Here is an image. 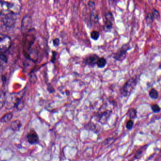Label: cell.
Masks as SVG:
<instances>
[{
    "label": "cell",
    "instance_id": "cell-1",
    "mask_svg": "<svg viewBox=\"0 0 161 161\" xmlns=\"http://www.w3.org/2000/svg\"><path fill=\"white\" fill-rule=\"evenodd\" d=\"M139 76H136L128 79L121 89V94L124 97L129 96L138 84Z\"/></svg>",
    "mask_w": 161,
    "mask_h": 161
},
{
    "label": "cell",
    "instance_id": "cell-2",
    "mask_svg": "<svg viewBox=\"0 0 161 161\" xmlns=\"http://www.w3.org/2000/svg\"><path fill=\"white\" fill-rule=\"evenodd\" d=\"M132 49L129 44H124L118 51L114 54L113 58L116 60L122 62L127 57V52Z\"/></svg>",
    "mask_w": 161,
    "mask_h": 161
},
{
    "label": "cell",
    "instance_id": "cell-3",
    "mask_svg": "<svg viewBox=\"0 0 161 161\" xmlns=\"http://www.w3.org/2000/svg\"><path fill=\"white\" fill-rule=\"evenodd\" d=\"M12 43L10 37L4 34L0 37V52H3L8 50L11 47Z\"/></svg>",
    "mask_w": 161,
    "mask_h": 161
},
{
    "label": "cell",
    "instance_id": "cell-4",
    "mask_svg": "<svg viewBox=\"0 0 161 161\" xmlns=\"http://www.w3.org/2000/svg\"><path fill=\"white\" fill-rule=\"evenodd\" d=\"M8 3L10 13L14 15L20 13L22 7L21 1H8Z\"/></svg>",
    "mask_w": 161,
    "mask_h": 161
},
{
    "label": "cell",
    "instance_id": "cell-5",
    "mask_svg": "<svg viewBox=\"0 0 161 161\" xmlns=\"http://www.w3.org/2000/svg\"><path fill=\"white\" fill-rule=\"evenodd\" d=\"M105 21L104 23V31H108L112 29L113 27V22L114 20V16L111 12H107L104 14Z\"/></svg>",
    "mask_w": 161,
    "mask_h": 161
},
{
    "label": "cell",
    "instance_id": "cell-6",
    "mask_svg": "<svg viewBox=\"0 0 161 161\" xmlns=\"http://www.w3.org/2000/svg\"><path fill=\"white\" fill-rule=\"evenodd\" d=\"M99 58V57L98 55L96 53H93L86 57L83 62L86 65H88L90 67L93 68L96 65V63Z\"/></svg>",
    "mask_w": 161,
    "mask_h": 161
},
{
    "label": "cell",
    "instance_id": "cell-7",
    "mask_svg": "<svg viewBox=\"0 0 161 161\" xmlns=\"http://www.w3.org/2000/svg\"><path fill=\"white\" fill-rule=\"evenodd\" d=\"M14 15L12 14V13H9L6 15H4V17L3 18V19L4 25L6 26L7 27H9L13 26L15 23V19Z\"/></svg>",
    "mask_w": 161,
    "mask_h": 161
},
{
    "label": "cell",
    "instance_id": "cell-8",
    "mask_svg": "<svg viewBox=\"0 0 161 161\" xmlns=\"http://www.w3.org/2000/svg\"><path fill=\"white\" fill-rule=\"evenodd\" d=\"M111 111L107 110L103 113L97 114L96 116V120L99 122L104 124L106 122L109 117L111 114Z\"/></svg>",
    "mask_w": 161,
    "mask_h": 161
},
{
    "label": "cell",
    "instance_id": "cell-9",
    "mask_svg": "<svg viewBox=\"0 0 161 161\" xmlns=\"http://www.w3.org/2000/svg\"><path fill=\"white\" fill-rule=\"evenodd\" d=\"M27 140L31 144H37L39 142L38 135L34 130H31L27 134Z\"/></svg>",
    "mask_w": 161,
    "mask_h": 161
},
{
    "label": "cell",
    "instance_id": "cell-10",
    "mask_svg": "<svg viewBox=\"0 0 161 161\" xmlns=\"http://www.w3.org/2000/svg\"><path fill=\"white\" fill-rule=\"evenodd\" d=\"M11 13L9 11L8 1H0V16L6 15Z\"/></svg>",
    "mask_w": 161,
    "mask_h": 161
},
{
    "label": "cell",
    "instance_id": "cell-11",
    "mask_svg": "<svg viewBox=\"0 0 161 161\" xmlns=\"http://www.w3.org/2000/svg\"><path fill=\"white\" fill-rule=\"evenodd\" d=\"M22 123L19 120H17L12 121L11 124V127L12 130L14 132H18L22 128Z\"/></svg>",
    "mask_w": 161,
    "mask_h": 161
},
{
    "label": "cell",
    "instance_id": "cell-12",
    "mask_svg": "<svg viewBox=\"0 0 161 161\" xmlns=\"http://www.w3.org/2000/svg\"><path fill=\"white\" fill-rule=\"evenodd\" d=\"M13 118V114L12 113H8L5 114L0 119V121L1 122H6L10 121Z\"/></svg>",
    "mask_w": 161,
    "mask_h": 161
},
{
    "label": "cell",
    "instance_id": "cell-13",
    "mask_svg": "<svg viewBox=\"0 0 161 161\" xmlns=\"http://www.w3.org/2000/svg\"><path fill=\"white\" fill-rule=\"evenodd\" d=\"M127 115L130 118V120L135 119L137 117V111L135 108H129L127 111Z\"/></svg>",
    "mask_w": 161,
    "mask_h": 161
},
{
    "label": "cell",
    "instance_id": "cell-14",
    "mask_svg": "<svg viewBox=\"0 0 161 161\" xmlns=\"http://www.w3.org/2000/svg\"><path fill=\"white\" fill-rule=\"evenodd\" d=\"M107 64V60L104 57L99 58L96 63V65L98 67L100 68H103L106 66Z\"/></svg>",
    "mask_w": 161,
    "mask_h": 161
},
{
    "label": "cell",
    "instance_id": "cell-15",
    "mask_svg": "<svg viewBox=\"0 0 161 161\" xmlns=\"http://www.w3.org/2000/svg\"><path fill=\"white\" fill-rule=\"evenodd\" d=\"M149 96L152 99H157L159 96L158 92L155 88H152L149 91Z\"/></svg>",
    "mask_w": 161,
    "mask_h": 161
},
{
    "label": "cell",
    "instance_id": "cell-16",
    "mask_svg": "<svg viewBox=\"0 0 161 161\" xmlns=\"http://www.w3.org/2000/svg\"><path fill=\"white\" fill-rule=\"evenodd\" d=\"M90 20L91 22L96 24L99 21L98 15L95 13L94 12H92L90 14Z\"/></svg>",
    "mask_w": 161,
    "mask_h": 161
},
{
    "label": "cell",
    "instance_id": "cell-17",
    "mask_svg": "<svg viewBox=\"0 0 161 161\" xmlns=\"http://www.w3.org/2000/svg\"><path fill=\"white\" fill-rule=\"evenodd\" d=\"M100 36V34L98 31L96 30H93L90 34L91 38L93 39L94 40H97L99 38Z\"/></svg>",
    "mask_w": 161,
    "mask_h": 161
},
{
    "label": "cell",
    "instance_id": "cell-18",
    "mask_svg": "<svg viewBox=\"0 0 161 161\" xmlns=\"http://www.w3.org/2000/svg\"><path fill=\"white\" fill-rule=\"evenodd\" d=\"M152 110L155 113H159L161 111L160 106L157 104H152L151 106Z\"/></svg>",
    "mask_w": 161,
    "mask_h": 161
},
{
    "label": "cell",
    "instance_id": "cell-19",
    "mask_svg": "<svg viewBox=\"0 0 161 161\" xmlns=\"http://www.w3.org/2000/svg\"><path fill=\"white\" fill-rule=\"evenodd\" d=\"M152 15L153 16V19H157L160 18V13L159 11L156 10L155 9H153V11L151 12Z\"/></svg>",
    "mask_w": 161,
    "mask_h": 161
},
{
    "label": "cell",
    "instance_id": "cell-20",
    "mask_svg": "<svg viewBox=\"0 0 161 161\" xmlns=\"http://www.w3.org/2000/svg\"><path fill=\"white\" fill-rule=\"evenodd\" d=\"M146 20L147 22L149 23H152L154 21L153 16L151 13H148L147 14L146 16Z\"/></svg>",
    "mask_w": 161,
    "mask_h": 161
},
{
    "label": "cell",
    "instance_id": "cell-21",
    "mask_svg": "<svg viewBox=\"0 0 161 161\" xmlns=\"http://www.w3.org/2000/svg\"><path fill=\"white\" fill-rule=\"evenodd\" d=\"M134 125V122L132 120H129L126 123V128L129 130L132 129Z\"/></svg>",
    "mask_w": 161,
    "mask_h": 161
},
{
    "label": "cell",
    "instance_id": "cell-22",
    "mask_svg": "<svg viewBox=\"0 0 161 161\" xmlns=\"http://www.w3.org/2000/svg\"><path fill=\"white\" fill-rule=\"evenodd\" d=\"M87 127L88 128V129L90 130H96V125L92 122H89L87 125Z\"/></svg>",
    "mask_w": 161,
    "mask_h": 161
},
{
    "label": "cell",
    "instance_id": "cell-23",
    "mask_svg": "<svg viewBox=\"0 0 161 161\" xmlns=\"http://www.w3.org/2000/svg\"><path fill=\"white\" fill-rule=\"evenodd\" d=\"M143 153V151L141 149H139V150L137 151V152L136 153V155H135V158H139L140 157V156H141V155Z\"/></svg>",
    "mask_w": 161,
    "mask_h": 161
},
{
    "label": "cell",
    "instance_id": "cell-24",
    "mask_svg": "<svg viewBox=\"0 0 161 161\" xmlns=\"http://www.w3.org/2000/svg\"><path fill=\"white\" fill-rule=\"evenodd\" d=\"M53 45L55 46H58L60 44V39L59 38H55L53 40Z\"/></svg>",
    "mask_w": 161,
    "mask_h": 161
},
{
    "label": "cell",
    "instance_id": "cell-25",
    "mask_svg": "<svg viewBox=\"0 0 161 161\" xmlns=\"http://www.w3.org/2000/svg\"><path fill=\"white\" fill-rule=\"evenodd\" d=\"M88 6H89V8H95L96 4H95L94 1H89L88 2Z\"/></svg>",
    "mask_w": 161,
    "mask_h": 161
},
{
    "label": "cell",
    "instance_id": "cell-26",
    "mask_svg": "<svg viewBox=\"0 0 161 161\" xmlns=\"http://www.w3.org/2000/svg\"><path fill=\"white\" fill-rule=\"evenodd\" d=\"M3 35H4V34H0V37H2V36H3Z\"/></svg>",
    "mask_w": 161,
    "mask_h": 161
},
{
    "label": "cell",
    "instance_id": "cell-27",
    "mask_svg": "<svg viewBox=\"0 0 161 161\" xmlns=\"http://www.w3.org/2000/svg\"><path fill=\"white\" fill-rule=\"evenodd\" d=\"M0 69H1V67H0Z\"/></svg>",
    "mask_w": 161,
    "mask_h": 161
}]
</instances>
